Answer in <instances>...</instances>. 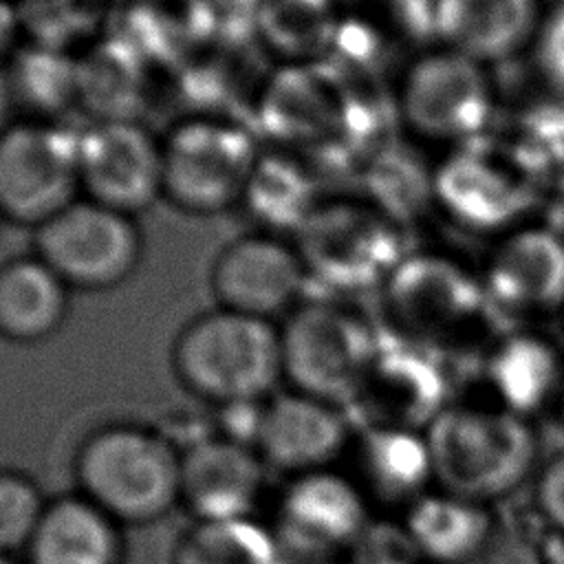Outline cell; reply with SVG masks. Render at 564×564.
<instances>
[{"label":"cell","instance_id":"1","mask_svg":"<svg viewBox=\"0 0 564 564\" xmlns=\"http://www.w3.org/2000/svg\"><path fill=\"white\" fill-rule=\"evenodd\" d=\"M170 368L212 410L262 403L284 388L280 324L214 306L174 335Z\"/></svg>","mask_w":564,"mask_h":564},{"label":"cell","instance_id":"2","mask_svg":"<svg viewBox=\"0 0 564 564\" xmlns=\"http://www.w3.org/2000/svg\"><path fill=\"white\" fill-rule=\"evenodd\" d=\"M73 476L75 491L123 529L154 524L181 507V449L161 427L110 421L90 430Z\"/></svg>","mask_w":564,"mask_h":564},{"label":"cell","instance_id":"3","mask_svg":"<svg viewBox=\"0 0 564 564\" xmlns=\"http://www.w3.org/2000/svg\"><path fill=\"white\" fill-rule=\"evenodd\" d=\"M423 434L438 487L480 505L516 491L535 467L533 430L505 408L445 405Z\"/></svg>","mask_w":564,"mask_h":564},{"label":"cell","instance_id":"4","mask_svg":"<svg viewBox=\"0 0 564 564\" xmlns=\"http://www.w3.org/2000/svg\"><path fill=\"white\" fill-rule=\"evenodd\" d=\"M258 148L227 119L189 117L163 134V200L189 216H218L245 203Z\"/></svg>","mask_w":564,"mask_h":564},{"label":"cell","instance_id":"5","mask_svg":"<svg viewBox=\"0 0 564 564\" xmlns=\"http://www.w3.org/2000/svg\"><path fill=\"white\" fill-rule=\"evenodd\" d=\"M284 388L346 410L379 355L370 326L335 302L304 300L280 322Z\"/></svg>","mask_w":564,"mask_h":564},{"label":"cell","instance_id":"6","mask_svg":"<svg viewBox=\"0 0 564 564\" xmlns=\"http://www.w3.org/2000/svg\"><path fill=\"white\" fill-rule=\"evenodd\" d=\"M40 256L70 291H112L126 284L143 258L139 218L79 196L33 229Z\"/></svg>","mask_w":564,"mask_h":564},{"label":"cell","instance_id":"7","mask_svg":"<svg viewBox=\"0 0 564 564\" xmlns=\"http://www.w3.org/2000/svg\"><path fill=\"white\" fill-rule=\"evenodd\" d=\"M82 196L79 132L46 121H9L0 130V214L31 231Z\"/></svg>","mask_w":564,"mask_h":564},{"label":"cell","instance_id":"8","mask_svg":"<svg viewBox=\"0 0 564 564\" xmlns=\"http://www.w3.org/2000/svg\"><path fill=\"white\" fill-rule=\"evenodd\" d=\"M82 196L139 218L163 200V137L132 117H101L79 132Z\"/></svg>","mask_w":564,"mask_h":564},{"label":"cell","instance_id":"9","mask_svg":"<svg viewBox=\"0 0 564 564\" xmlns=\"http://www.w3.org/2000/svg\"><path fill=\"white\" fill-rule=\"evenodd\" d=\"M306 280L302 249L273 229L236 236L216 253L209 269L216 306L275 324L304 302Z\"/></svg>","mask_w":564,"mask_h":564},{"label":"cell","instance_id":"10","mask_svg":"<svg viewBox=\"0 0 564 564\" xmlns=\"http://www.w3.org/2000/svg\"><path fill=\"white\" fill-rule=\"evenodd\" d=\"M370 520V502L357 480L330 467L286 478L269 527L284 553L337 557Z\"/></svg>","mask_w":564,"mask_h":564},{"label":"cell","instance_id":"11","mask_svg":"<svg viewBox=\"0 0 564 564\" xmlns=\"http://www.w3.org/2000/svg\"><path fill=\"white\" fill-rule=\"evenodd\" d=\"M491 106L482 64L445 46L419 57L401 86V112L408 126L432 141L474 139L487 126Z\"/></svg>","mask_w":564,"mask_h":564},{"label":"cell","instance_id":"12","mask_svg":"<svg viewBox=\"0 0 564 564\" xmlns=\"http://www.w3.org/2000/svg\"><path fill=\"white\" fill-rule=\"evenodd\" d=\"M352 443L344 408L282 388L262 403L256 452L286 478L330 469Z\"/></svg>","mask_w":564,"mask_h":564},{"label":"cell","instance_id":"13","mask_svg":"<svg viewBox=\"0 0 564 564\" xmlns=\"http://www.w3.org/2000/svg\"><path fill=\"white\" fill-rule=\"evenodd\" d=\"M267 471L256 447L214 432L181 452V509L192 520L251 518Z\"/></svg>","mask_w":564,"mask_h":564},{"label":"cell","instance_id":"14","mask_svg":"<svg viewBox=\"0 0 564 564\" xmlns=\"http://www.w3.org/2000/svg\"><path fill=\"white\" fill-rule=\"evenodd\" d=\"M485 289L511 311L564 308V238L544 227L511 231L487 264Z\"/></svg>","mask_w":564,"mask_h":564},{"label":"cell","instance_id":"15","mask_svg":"<svg viewBox=\"0 0 564 564\" xmlns=\"http://www.w3.org/2000/svg\"><path fill=\"white\" fill-rule=\"evenodd\" d=\"M123 527L79 491L48 498L24 564H123Z\"/></svg>","mask_w":564,"mask_h":564},{"label":"cell","instance_id":"16","mask_svg":"<svg viewBox=\"0 0 564 564\" xmlns=\"http://www.w3.org/2000/svg\"><path fill=\"white\" fill-rule=\"evenodd\" d=\"M535 24V0H432V29L443 46L478 64L520 51Z\"/></svg>","mask_w":564,"mask_h":564},{"label":"cell","instance_id":"17","mask_svg":"<svg viewBox=\"0 0 564 564\" xmlns=\"http://www.w3.org/2000/svg\"><path fill=\"white\" fill-rule=\"evenodd\" d=\"M350 405L370 414L366 427H427L445 408V383L438 368L416 352L379 350L375 366Z\"/></svg>","mask_w":564,"mask_h":564},{"label":"cell","instance_id":"18","mask_svg":"<svg viewBox=\"0 0 564 564\" xmlns=\"http://www.w3.org/2000/svg\"><path fill=\"white\" fill-rule=\"evenodd\" d=\"M70 286L33 251L0 262V339L33 346L68 319Z\"/></svg>","mask_w":564,"mask_h":564},{"label":"cell","instance_id":"19","mask_svg":"<svg viewBox=\"0 0 564 564\" xmlns=\"http://www.w3.org/2000/svg\"><path fill=\"white\" fill-rule=\"evenodd\" d=\"M357 485L368 502L412 505L434 480L425 434L410 427L375 425L357 438Z\"/></svg>","mask_w":564,"mask_h":564},{"label":"cell","instance_id":"20","mask_svg":"<svg viewBox=\"0 0 564 564\" xmlns=\"http://www.w3.org/2000/svg\"><path fill=\"white\" fill-rule=\"evenodd\" d=\"M403 527L423 560L463 564L487 544L491 516L487 505L441 489L408 505Z\"/></svg>","mask_w":564,"mask_h":564},{"label":"cell","instance_id":"21","mask_svg":"<svg viewBox=\"0 0 564 564\" xmlns=\"http://www.w3.org/2000/svg\"><path fill=\"white\" fill-rule=\"evenodd\" d=\"M487 379L498 408L522 419L560 397L564 386L557 350L533 333H513L500 339L487 359Z\"/></svg>","mask_w":564,"mask_h":564},{"label":"cell","instance_id":"22","mask_svg":"<svg viewBox=\"0 0 564 564\" xmlns=\"http://www.w3.org/2000/svg\"><path fill=\"white\" fill-rule=\"evenodd\" d=\"M436 192L458 220L478 229L509 223L524 205V189L505 170L478 154H458L436 174Z\"/></svg>","mask_w":564,"mask_h":564},{"label":"cell","instance_id":"23","mask_svg":"<svg viewBox=\"0 0 564 564\" xmlns=\"http://www.w3.org/2000/svg\"><path fill=\"white\" fill-rule=\"evenodd\" d=\"M280 546L269 522L251 518L192 520L178 535L172 564H278Z\"/></svg>","mask_w":564,"mask_h":564},{"label":"cell","instance_id":"24","mask_svg":"<svg viewBox=\"0 0 564 564\" xmlns=\"http://www.w3.org/2000/svg\"><path fill=\"white\" fill-rule=\"evenodd\" d=\"M410 286L399 300L416 322L425 326H449L469 317L478 306L474 286L463 273L445 262H419L410 273L403 275Z\"/></svg>","mask_w":564,"mask_h":564},{"label":"cell","instance_id":"25","mask_svg":"<svg viewBox=\"0 0 564 564\" xmlns=\"http://www.w3.org/2000/svg\"><path fill=\"white\" fill-rule=\"evenodd\" d=\"M48 505L40 485L24 471L0 467V553L24 555Z\"/></svg>","mask_w":564,"mask_h":564},{"label":"cell","instance_id":"26","mask_svg":"<svg viewBox=\"0 0 564 564\" xmlns=\"http://www.w3.org/2000/svg\"><path fill=\"white\" fill-rule=\"evenodd\" d=\"M344 555V564H421L423 560L403 522L386 520H370Z\"/></svg>","mask_w":564,"mask_h":564},{"label":"cell","instance_id":"27","mask_svg":"<svg viewBox=\"0 0 564 564\" xmlns=\"http://www.w3.org/2000/svg\"><path fill=\"white\" fill-rule=\"evenodd\" d=\"M533 496L542 518L564 538V452L535 474Z\"/></svg>","mask_w":564,"mask_h":564},{"label":"cell","instance_id":"28","mask_svg":"<svg viewBox=\"0 0 564 564\" xmlns=\"http://www.w3.org/2000/svg\"><path fill=\"white\" fill-rule=\"evenodd\" d=\"M538 55L549 79L564 88V9L557 11L540 31Z\"/></svg>","mask_w":564,"mask_h":564},{"label":"cell","instance_id":"29","mask_svg":"<svg viewBox=\"0 0 564 564\" xmlns=\"http://www.w3.org/2000/svg\"><path fill=\"white\" fill-rule=\"evenodd\" d=\"M278 564H339L337 557H315V555H297L280 551Z\"/></svg>","mask_w":564,"mask_h":564},{"label":"cell","instance_id":"30","mask_svg":"<svg viewBox=\"0 0 564 564\" xmlns=\"http://www.w3.org/2000/svg\"><path fill=\"white\" fill-rule=\"evenodd\" d=\"M11 101H13L11 84H9V79L0 73V130L9 123V121H7V115H9V108H11Z\"/></svg>","mask_w":564,"mask_h":564},{"label":"cell","instance_id":"31","mask_svg":"<svg viewBox=\"0 0 564 564\" xmlns=\"http://www.w3.org/2000/svg\"><path fill=\"white\" fill-rule=\"evenodd\" d=\"M0 564H24V560H18L13 555H2L0 553Z\"/></svg>","mask_w":564,"mask_h":564},{"label":"cell","instance_id":"32","mask_svg":"<svg viewBox=\"0 0 564 564\" xmlns=\"http://www.w3.org/2000/svg\"><path fill=\"white\" fill-rule=\"evenodd\" d=\"M557 405H560V416H562V421H564V386H562V392H560V397H557Z\"/></svg>","mask_w":564,"mask_h":564},{"label":"cell","instance_id":"33","mask_svg":"<svg viewBox=\"0 0 564 564\" xmlns=\"http://www.w3.org/2000/svg\"><path fill=\"white\" fill-rule=\"evenodd\" d=\"M2 223H4V218H2V214H0V227H2Z\"/></svg>","mask_w":564,"mask_h":564}]
</instances>
